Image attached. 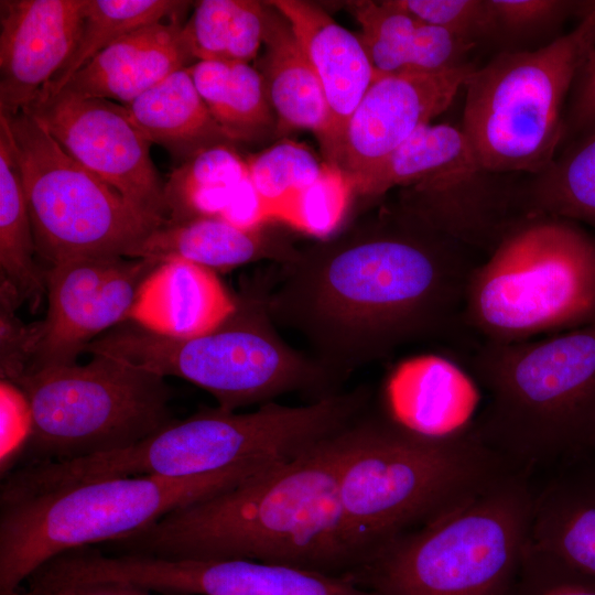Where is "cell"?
<instances>
[{
    "label": "cell",
    "mask_w": 595,
    "mask_h": 595,
    "mask_svg": "<svg viewBox=\"0 0 595 595\" xmlns=\"http://www.w3.org/2000/svg\"><path fill=\"white\" fill-rule=\"evenodd\" d=\"M470 252L396 203L299 249L273 277L268 310L342 385L400 347L462 325L478 262Z\"/></svg>",
    "instance_id": "cell-1"
},
{
    "label": "cell",
    "mask_w": 595,
    "mask_h": 595,
    "mask_svg": "<svg viewBox=\"0 0 595 595\" xmlns=\"http://www.w3.org/2000/svg\"><path fill=\"white\" fill-rule=\"evenodd\" d=\"M344 429L272 469L99 549L253 560L345 576L359 561L347 542L338 498Z\"/></svg>",
    "instance_id": "cell-2"
},
{
    "label": "cell",
    "mask_w": 595,
    "mask_h": 595,
    "mask_svg": "<svg viewBox=\"0 0 595 595\" xmlns=\"http://www.w3.org/2000/svg\"><path fill=\"white\" fill-rule=\"evenodd\" d=\"M343 446L338 498L359 565L391 539L518 472L469 429L422 434L397 421L383 404L372 403L343 430Z\"/></svg>",
    "instance_id": "cell-3"
},
{
    "label": "cell",
    "mask_w": 595,
    "mask_h": 595,
    "mask_svg": "<svg viewBox=\"0 0 595 595\" xmlns=\"http://www.w3.org/2000/svg\"><path fill=\"white\" fill-rule=\"evenodd\" d=\"M468 372L487 394L469 428L531 474L595 453V321L543 338L482 340Z\"/></svg>",
    "instance_id": "cell-4"
},
{
    "label": "cell",
    "mask_w": 595,
    "mask_h": 595,
    "mask_svg": "<svg viewBox=\"0 0 595 595\" xmlns=\"http://www.w3.org/2000/svg\"><path fill=\"white\" fill-rule=\"evenodd\" d=\"M348 416L339 396L298 407L273 401L246 413L206 408L122 451L33 465L25 480L33 493L133 476L244 483L331 436Z\"/></svg>",
    "instance_id": "cell-5"
},
{
    "label": "cell",
    "mask_w": 595,
    "mask_h": 595,
    "mask_svg": "<svg viewBox=\"0 0 595 595\" xmlns=\"http://www.w3.org/2000/svg\"><path fill=\"white\" fill-rule=\"evenodd\" d=\"M272 282L268 273L245 280L235 295V311L207 334L173 338L130 322L93 340L85 353L185 379L226 411L262 405L292 392L316 401L342 391L310 353L296 350L278 333L268 310Z\"/></svg>",
    "instance_id": "cell-6"
},
{
    "label": "cell",
    "mask_w": 595,
    "mask_h": 595,
    "mask_svg": "<svg viewBox=\"0 0 595 595\" xmlns=\"http://www.w3.org/2000/svg\"><path fill=\"white\" fill-rule=\"evenodd\" d=\"M534 487L513 472L375 551L345 575L376 595H509L526 549Z\"/></svg>",
    "instance_id": "cell-7"
},
{
    "label": "cell",
    "mask_w": 595,
    "mask_h": 595,
    "mask_svg": "<svg viewBox=\"0 0 595 595\" xmlns=\"http://www.w3.org/2000/svg\"><path fill=\"white\" fill-rule=\"evenodd\" d=\"M595 321V236L580 224L520 216L472 270L462 325L511 343Z\"/></svg>",
    "instance_id": "cell-8"
},
{
    "label": "cell",
    "mask_w": 595,
    "mask_h": 595,
    "mask_svg": "<svg viewBox=\"0 0 595 595\" xmlns=\"http://www.w3.org/2000/svg\"><path fill=\"white\" fill-rule=\"evenodd\" d=\"M595 42V1L570 32L532 51H506L467 77L462 130L497 174L537 175L563 143L567 99Z\"/></svg>",
    "instance_id": "cell-9"
},
{
    "label": "cell",
    "mask_w": 595,
    "mask_h": 595,
    "mask_svg": "<svg viewBox=\"0 0 595 595\" xmlns=\"http://www.w3.org/2000/svg\"><path fill=\"white\" fill-rule=\"evenodd\" d=\"M238 485L224 477H118L0 504V595H14L65 552L111 542Z\"/></svg>",
    "instance_id": "cell-10"
},
{
    "label": "cell",
    "mask_w": 595,
    "mask_h": 595,
    "mask_svg": "<svg viewBox=\"0 0 595 595\" xmlns=\"http://www.w3.org/2000/svg\"><path fill=\"white\" fill-rule=\"evenodd\" d=\"M17 387L32 414L17 467L122 451L176 421L164 377L100 355L36 371Z\"/></svg>",
    "instance_id": "cell-11"
},
{
    "label": "cell",
    "mask_w": 595,
    "mask_h": 595,
    "mask_svg": "<svg viewBox=\"0 0 595 595\" xmlns=\"http://www.w3.org/2000/svg\"><path fill=\"white\" fill-rule=\"evenodd\" d=\"M0 117L20 165L36 253L50 266L79 258L126 257L162 225L137 212L73 159L29 112Z\"/></svg>",
    "instance_id": "cell-12"
},
{
    "label": "cell",
    "mask_w": 595,
    "mask_h": 595,
    "mask_svg": "<svg viewBox=\"0 0 595 595\" xmlns=\"http://www.w3.org/2000/svg\"><path fill=\"white\" fill-rule=\"evenodd\" d=\"M478 160L462 128L430 123L358 181L360 195L401 187L398 204L485 256L518 218L517 187Z\"/></svg>",
    "instance_id": "cell-13"
},
{
    "label": "cell",
    "mask_w": 595,
    "mask_h": 595,
    "mask_svg": "<svg viewBox=\"0 0 595 595\" xmlns=\"http://www.w3.org/2000/svg\"><path fill=\"white\" fill-rule=\"evenodd\" d=\"M23 111L137 212L159 224L166 221L165 183L151 159V142L132 123L123 105L62 90L36 98Z\"/></svg>",
    "instance_id": "cell-14"
},
{
    "label": "cell",
    "mask_w": 595,
    "mask_h": 595,
    "mask_svg": "<svg viewBox=\"0 0 595 595\" xmlns=\"http://www.w3.org/2000/svg\"><path fill=\"white\" fill-rule=\"evenodd\" d=\"M158 264L113 256L50 266L45 271L47 313L35 322V354L26 376L77 363L102 332L128 322L142 282Z\"/></svg>",
    "instance_id": "cell-15"
},
{
    "label": "cell",
    "mask_w": 595,
    "mask_h": 595,
    "mask_svg": "<svg viewBox=\"0 0 595 595\" xmlns=\"http://www.w3.org/2000/svg\"><path fill=\"white\" fill-rule=\"evenodd\" d=\"M476 66L377 77L351 115L335 162L351 185L444 112Z\"/></svg>",
    "instance_id": "cell-16"
},
{
    "label": "cell",
    "mask_w": 595,
    "mask_h": 595,
    "mask_svg": "<svg viewBox=\"0 0 595 595\" xmlns=\"http://www.w3.org/2000/svg\"><path fill=\"white\" fill-rule=\"evenodd\" d=\"M87 0L0 1V115L28 108L72 53Z\"/></svg>",
    "instance_id": "cell-17"
},
{
    "label": "cell",
    "mask_w": 595,
    "mask_h": 595,
    "mask_svg": "<svg viewBox=\"0 0 595 595\" xmlns=\"http://www.w3.org/2000/svg\"><path fill=\"white\" fill-rule=\"evenodd\" d=\"M262 224L282 221L317 237L334 231L354 192L336 166L294 142L279 143L247 161Z\"/></svg>",
    "instance_id": "cell-18"
},
{
    "label": "cell",
    "mask_w": 595,
    "mask_h": 595,
    "mask_svg": "<svg viewBox=\"0 0 595 595\" xmlns=\"http://www.w3.org/2000/svg\"><path fill=\"white\" fill-rule=\"evenodd\" d=\"M141 577L162 595H376L345 576L253 560L153 556Z\"/></svg>",
    "instance_id": "cell-19"
},
{
    "label": "cell",
    "mask_w": 595,
    "mask_h": 595,
    "mask_svg": "<svg viewBox=\"0 0 595 595\" xmlns=\"http://www.w3.org/2000/svg\"><path fill=\"white\" fill-rule=\"evenodd\" d=\"M291 25L324 90L329 131L323 152L335 162L348 121L376 74L359 39L320 7L300 0H271Z\"/></svg>",
    "instance_id": "cell-20"
},
{
    "label": "cell",
    "mask_w": 595,
    "mask_h": 595,
    "mask_svg": "<svg viewBox=\"0 0 595 595\" xmlns=\"http://www.w3.org/2000/svg\"><path fill=\"white\" fill-rule=\"evenodd\" d=\"M183 18L169 19L118 39L76 72L62 90L127 105L194 60ZM61 90V91H62Z\"/></svg>",
    "instance_id": "cell-21"
},
{
    "label": "cell",
    "mask_w": 595,
    "mask_h": 595,
    "mask_svg": "<svg viewBox=\"0 0 595 595\" xmlns=\"http://www.w3.org/2000/svg\"><path fill=\"white\" fill-rule=\"evenodd\" d=\"M479 400V387L464 367L426 354L408 358L391 371L382 404L409 429L445 436L469 429Z\"/></svg>",
    "instance_id": "cell-22"
},
{
    "label": "cell",
    "mask_w": 595,
    "mask_h": 595,
    "mask_svg": "<svg viewBox=\"0 0 595 595\" xmlns=\"http://www.w3.org/2000/svg\"><path fill=\"white\" fill-rule=\"evenodd\" d=\"M236 309L216 271L170 260L159 263L142 282L128 322L152 333L193 338L218 327Z\"/></svg>",
    "instance_id": "cell-23"
},
{
    "label": "cell",
    "mask_w": 595,
    "mask_h": 595,
    "mask_svg": "<svg viewBox=\"0 0 595 595\" xmlns=\"http://www.w3.org/2000/svg\"><path fill=\"white\" fill-rule=\"evenodd\" d=\"M298 251L280 231L270 229L269 224L245 228L220 217H203L162 224L130 248L126 258L156 263L185 260L214 271H227L261 260L283 266Z\"/></svg>",
    "instance_id": "cell-24"
},
{
    "label": "cell",
    "mask_w": 595,
    "mask_h": 595,
    "mask_svg": "<svg viewBox=\"0 0 595 595\" xmlns=\"http://www.w3.org/2000/svg\"><path fill=\"white\" fill-rule=\"evenodd\" d=\"M530 542L595 577V453L556 467L534 489Z\"/></svg>",
    "instance_id": "cell-25"
},
{
    "label": "cell",
    "mask_w": 595,
    "mask_h": 595,
    "mask_svg": "<svg viewBox=\"0 0 595 595\" xmlns=\"http://www.w3.org/2000/svg\"><path fill=\"white\" fill-rule=\"evenodd\" d=\"M353 14L376 78L457 67L467 63L465 58L476 45L419 20L394 0L355 2Z\"/></svg>",
    "instance_id": "cell-26"
},
{
    "label": "cell",
    "mask_w": 595,
    "mask_h": 595,
    "mask_svg": "<svg viewBox=\"0 0 595 595\" xmlns=\"http://www.w3.org/2000/svg\"><path fill=\"white\" fill-rule=\"evenodd\" d=\"M266 6L260 74L270 105L285 127L311 130L323 149L329 113L321 82L289 22Z\"/></svg>",
    "instance_id": "cell-27"
},
{
    "label": "cell",
    "mask_w": 595,
    "mask_h": 595,
    "mask_svg": "<svg viewBox=\"0 0 595 595\" xmlns=\"http://www.w3.org/2000/svg\"><path fill=\"white\" fill-rule=\"evenodd\" d=\"M123 106L132 123L151 143L184 161L232 141L212 116L187 67Z\"/></svg>",
    "instance_id": "cell-28"
},
{
    "label": "cell",
    "mask_w": 595,
    "mask_h": 595,
    "mask_svg": "<svg viewBox=\"0 0 595 595\" xmlns=\"http://www.w3.org/2000/svg\"><path fill=\"white\" fill-rule=\"evenodd\" d=\"M36 253L20 165L0 117V282L7 283L35 311L46 293L45 271Z\"/></svg>",
    "instance_id": "cell-29"
},
{
    "label": "cell",
    "mask_w": 595,
    "mask_h": 595,
    "mask_svg": "<svg viewBox=\"0 0 595 595\" xmlns=\"http://www.w3.org/2000/svg\"><path fill=\"white\" fill-rule=\"evenodd\" d=\"M516 204L519 216L556 217L595 230V127L517 187Z\"/></svg>",
    "instance_id": "cell-30"
},
{
    "label": "cell",
    "mask_w": 595,
    "mask_h": 595,
    "mask_svg": "<svg viewBox=\"0 0 595 595\" xmlns=\"http://www.w3.org/2000/svg\"><path fill=\"white\" fill-rule=\"evenodd\" d=\"M248 181L247 161L227 144L205 149L184 161L165 182L166 221L223 217Z\"/></svg>",
    "instance_id": "cell-31"
},
{
    "label": "cell",
    "mask_w": 595,
    "mask_h": 595,
    "mask_svg": "<svg viewBox=\"0 0 595 595\" xmlns=\"http://www.w3.org/2000/svg\"><path fill=\"white\" fill-rule=\"evenodd\" d=\"M187 68L212 116L232 140L269 126L263 78L249 63L198 61Z\"/></svg>",
    "instance_id": "cell-32"
},
{
    "label": "cell",
    "mask_w": 595,
    "mask_h": 595,
    "mask_svg": "<svg viewBox=\"0 0 595 595\" xmlns=\"http://www.w3.org/2000/svg\"><path fill=\"white\" fill-rule=\"evenodd\" d=\"M188 6L180 0H87L71 55L36 98L60 93L76 72L118 39L149 24L183 18Z\"/></svg>",
    "instance_id": "cell-33"
},
{
    "label": "cell",
    "mask_w": 595,
    "mask_h": 595,
    "mask_svg": "<svg viewBox=\"0 0 595 595\" xmlns=\"http://www.w3.org/2000/svg\"><path fill=\"white\" fill-rule=\"evenodd\" d=\"M266 2L203 0L184 30L194 58L249 63L262 46Z\"/></svg>",
    "instance_id": "cell-34"
},
{
    "label": "cell",
    "mask_w": 595,
    "mask_h": 595,
    "mask_svg": "<svg viewBox=\"0 0 595 595\" xmlns=\"http://www.w3.org/2000/svg\"><path fill=\"white\" fill-rule=\"evenodd\" d=\"M509 595H595V577L529 542Z\"/></svg>",
    "instance_id": "cell-35"
},
{
    "label": "cell",
    "mask_w": 595,
    "mask_h": 595,
    "mask_svg": "<svg viewBox=\"0 0 595 595\" xmlns=\"http://www.w3.org/2000/svg\"><path fill=\"white\" fill-rule=\"evenodd\" d=\"M419 20L461 39L476 40L497 31L487 0H394Z\"/></svg>",
    "instance_id": "cell-36"
},
{
    "label": "cell",
    "mask_w": 595,
    "mask_h": 595,
    "mask_svg": "<svg viewBox=\"0 0 595 595\" xmlns=\"http://www.w3.org/2000/svg\"><path fill=\"white\" fill-rule=\"evenodd\" d=\"M21 304L17 293L0 282V372L2 380L15 386L30 372L36 346L35 324H24L17 315Z\"/></svg>",
    "instance_id": "cell-37"
},
{
    "label": "cell",
    "mask_w": 595,
    "mask_h": 595,
    "mask_svg": "<svg viewBox=\"0 0 595 595\" xmlns=\"http://www.w3.org/2000/svg\"><path fill=\"white\" fill-rule=\"evenodd\" d=\"M496 28L530 31L559 22L571 14L583 17L594 1L487 0Z\"/></svg>",
    "instance_id": "cell-38"
},
{
    "label": "cell",
    "mask_w": 595,
    "mask_h": 595,
    "mask_svg": "<svg viewBox=\"0 0 595 595\" xmlns=\"http://www.w3.org/2000/svg\"><path fill=\"white\" fill-rule=\"evenodd\" d=\"M1 465L13 462L26 443L32 429V414L23 391L1 379Z\"/></svg>",
    "instance_id": "cell-39"
},
{
    "label": "cell",
    "mask_w": 595,
    "mask_h": 595,
    "mask_svg": "<svg viewBox=\"0 0 595 595\" xmlns=\"http://www.w3.org/2000/svg\"><path fill=\"white\" fill-rule=\"evenodd\" d=\"M595 127V42L573 83L564 113L563 142H572Z\"/></svg>",
    "instance_id": "cell-40"
},
{
    "label": "cell",
    "mask_w": 595,
    "mask_h": 595,
    "mask_svg": "<svg viewBox=\"0 0 595 595\" xmlns=\"http://www.w3.org/2000/svg\"><path fill=\"white\" fill-rule=\"evenodd\" d=\"M107 595H161V594H154L149 592H142V591H117L109 593Z\"/></svg>",
    "instance_id": "cell-41"
}]
</instances>
